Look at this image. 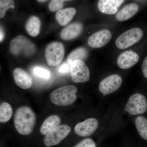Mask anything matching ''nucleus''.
<instances>
[{
	"label": "nucleus",
	"instance_id": "1",
	"mask_svg": "<svg viewBox=\"0 0 147 147\" xmlns=\"http://www.w3.org/2000/svg\"><path fill=\"white\" fill-rule=\"evenodd\" d=\"M36 121V116L33 110L28 106L18 108L15 113L14 123L16 130L21 135L32 133Z\"/></svg>",
	"mask_w": 147,
	"mask_h": 147
},
{
	"label": "nucleus",
	"instance_id": "2",
	"mask_svg": "<svg viewBox=\"0 0 147 147\" xmlns=\"http://www.w3.org/2000/svg\"><path fill=\"white\" fill-rule=\"evenodd\" d=\"M77 92V88L72 85L61 87L51 93L50 100L58 106H68L76 101Z\"/></svg>",
	"mask_w": 147,
	"mask_h": 147
},
{
	"label": "nucleus",
	"instance_id": "3",
	"mask_svg": "<svg viewBox=\"0 0 147 147\" xmlns=\"http://www.w3.org/2000/svg\"><path fill=\"white\" fill-rule=\"evenodd\" d=\"M9 51L12 55L32 56L36 51L35 46L26 37L19 35L11 41Z\"/></svg>",
	"mask_w": 147,
	"mask_h": 147
},
{
	"label": "nucleus",
	"instance_id": "4",
	"mask_svg": "<svg viewBox=\"0 0 147 147\" xmlns=\"http://www.w3.org/2000/svg\"><path fill=\"white\" fill-rule=\"evenodd\" d=\"M144 33L141 28H134L122 34L116 40L115 45L119 49L123 50L131 47L139 42L143 37Z\"/></svg>",
	"mask_w": 147,
	"mask_h": 147
},
{
	"label": "nucleus",
	"instance_id": "5",
	"mask_svg": "<svg viewBox=\"0 0 147 147\" xmlns=\"http://www.w3.org/2000/svg\"><path fill=\"white\" fill-rule=\"evenodd\" d=\"M64 55L65 48L61 42H51L45 49V59L47 64L50 66L59 65L63 60Z\"/></svg>",
	"mask_w": 147,
	"mask_h": 147
},
{
	"label": "nucleus",
	"instance_id": "6",
	"mask_svg": "<svg viewBox=\"0 0 147 147\" xmlns=\"http://www.w3.org/2000/svg\"><path fill=\"white\" fill-rule=\"evenodd\" d=\"M147 110L146 98L143 95L136 93L129 97L124 111L132 115H137L144 114Z\"/></svg>",
	"mask_w": 147,
	"mask_h": 147
},
{
	"label": "nucleus",
	"instance_id": "7",
	"mask_svg": "<svg viewBox=\"0 0 147 147\" xmlns=\"http://www.w3.org/2000/svg\"><path fill=\"white\" fill-rule=\"evenodd\" d=\"M71 127L67 125H59L45 135L44 143L47 147L53 146L60 143L71 131Z\"/></svg>",
	"mask_w": 147,
	"mask_h": 147
},
{
	"label": "nucleus",
	"instance_id": "8",
	"mask_svg": "<svg viewBox=\"0 0 147 147\" xmlns=\"http://www.w3.org/2000/svg\"><path fill=\"white\" fill-rule=\"evenodd\" d=\"M71 79L74 83H82L89 81V69L84 61L76 60L71 63L70 67Z\"/></svg>",
	"mask_w": 147,
	"mask_h": 147
},
{
	"label": "nucleus",
	"instance_id": "9",
	"mask_svg": "<svg viewBox=\"0 0 147 147\" xmlns=\"http://www.w3.org/2000/svg\"><path fill=\"white\" fill-rule=\"evenodd\" d=\"M122 82V79L120 75L112 74L101 81L98 86V89L103 96L110 94L120 88Z\"/></svg>",
	"mask_w": 147,
	"mask_h": 147
},
{
	"label": "nucleus",
	"instance_id": "10",
	"mask_svg": "<svg viewBox=\"0 0 147 147\" xmlns=\"http://www.w3.org/2000/svg\"><path fill=\"white\" fill-rule=\"evenodd\" d=\"M98 126V122L96 119H88L77 123L74 127V131L79 136L88 137L96 131Z\"/></svg>",
	"mask_w": 147,
	"mask_h": 147
},
{
	"label": "nucleus",
	"instance_id": "11",
	"mask_svg": "<svg viewBox=\"0 0 147 147\" xmlns=\"http://www.w3.org/2000/svg\"><path fill=\"white\" fill-rule=\"evenodd\" d=\"M112 38V34L108 30L95 33L89 38L88 44L93 48H100L106 45Z\"/></svg>",
	"mask_w": 147,
	"mask_h": 147
},
{
	"label": "nucleus",
	"instance_id": "12",
	"mask_svg": "<svg viewBox=\"0 0 147 147\" xmlns=\"http://www.w3.org/2000/svg\"><path fill=\"white\" fill-rule=\"evenodd\" d=\"M139 60L138 54L131 50L122 53L117 59V64L122 69L131 68L137 63Z\"/></svg>",
	"mask_w": 147,
	"mask_h": 147
},
{
	"label": "nucleus",
	"instance_id": "13",
	"mask_svg": "<svg viewBox=\"0 0 147 147\" xmlns=\"http://www.w3.org/2000/svg\"><path fill=\"white\" fill-rule=\"evenodd\" d=\"M13 76L16 85L23 89H28L32 87V77L26 71L21 68H16L13 71Z\"/></svg>",
	"mask_w": 147,
	"mask_h": 147
},
{
	"label": "nucleus",
	"instance_id": "14",
	"mask_svg": "<svg viewBox=\"0 0 147 147\" xmlns=\"http://www.w3.org/2000/svg\"><path fill=\"white\" fill-rule=\"evenodd\" d=\"M125 0H99L98 7L100 12L105 14H114Z\"/></svg>",
	"mask_w": 147,
	"mask_h": 147
},
{
	"label": "nucleus",
	"instance_id": "15",
	"mask_svg": "<svg viewBox=\"0 0 147 147\" xmlns=\"http://www.w3.org/2000/svg\"><path fill=\"white\" fill-rule=\"evenodd\" d=\"M83 25L79 23H74L68 25L61 32L60 36L64 40H71L81 34Z\"/></svg>",
	"mask_w": 147,
	"mask_h": 147
},
{
	"label": "nucleus",
	"instance_id": "16",
	"mask_svg": "<svg viewBox=\"0 0 147 147\" xmlns=\"http://www.w3.org/2000/svg\"><path fill=\"white\" fill-rule=\"evenodd\" d=\"M76 10L73 7H69L58 11L56 14V18L59 24L65 26L71 21L76 14Z\"/></svg>",
	"mask_w": 147,
	"mask_h": 147
},
{
	"label": "nucleus",
	"instance_id": "17",
	"mask_svg": "<svg viewBox=\"0 0 147 147\" xmlns=\"http://www.w3.org/2000/svg\"><path fill=\"white\" fill-rule=\"evenodd\" d=\"M139 6L136 3L127 5L117 13L116 18L119 21H125L134 16L139 10Z\"/></svg>",
	"mask_w": 147,
	"mask_h": 147
},
{
	"label": "nucleus",
	"instance_id": "18",
	"mask_svg": "<svg viewBox=\"0 0 147 147\" xmlns=\"http://www.w3.org/2000/svg\"><path fill=\"white\" fill-rule=\"evenodd\" d=\"M61 123L60 118L53 115L48 117L44 121L40 128V132L42 135H46L48 133L59 126Z\"/></svg>",
	"mask_w": 147,
	"mask_h": 147
},
{
	"label": "nucleus",
	"instance_id": "19",
	"mask_svg": "<svg viewBox=\"0 0 147 147\" xmlns=\"http://www.w3.org/2000/svg\"><path fill=\"white\" fill-rule=\"evenodd\" d=\"M40 26L41 22L39 18L36 16H32L27 21L26 30L31 36H36L39 34Z\"/></svg>",
	"mask_w": 147,
	"mask_h": 147
},
{
	"label": "nucleus",
	"instance_id": "20",
	"mask_svg": "<svg viewBox=\"0 0 147 147\" xmlns=\"http://www.w3.org/2000/svg\"><path fill=\"white\" fill-rule=\"evenodd\" d=\"M88 56V51L86 48L81 47L71 52L67 58L66 61L71 65L74 61L76 60L85 61Z\"/></svg>",
	"mask_w": 147,
	"mask_h": 147
},
{
	"label": "nucleus",
	"instance_id": "21",
	"mask_svg": "<svg viewBox=\"0 0 147 147\" xmlns=\"http://www.w3.org/2000/svg\"><path fill=\"white\" fill-rule=\"evenodd\" d=\"M13 114V109L9 103L3 102L0 105V123H4L10 120Z\"/></svg>",
	"mask_w": 147,
	"mask_h": 147
},
{
	"label": "nucleus",
	"instance_id": "22",
	"mask_svg": "<svg viewBox=\"0 0 147 147\" xmlns=\"http://www.w3.org/2000/svg\"><path fill=\"white\" fill-rule=\"evenodd\" d=\"M135 123L140 136L147 141V119L140 116L136 118Z\"/></svg>",
	"mask_w": 147,
	"mask_h": 147
},
{
	"label": "nucleus",
	"instance_id": "23",
	"mask_svg": "<svg viewBox=\"0 0 147 147\" xmlns=\"http://www.w3.org/2000/svg\"><path fill=\"white\" fill-rule=\"evenodd\" d=\"M32 71L35 76L41 80H48L51 76V73L48 69L39 66L33 67Z\"/></svg>",
	"mask_w": 147,
	"mask_h": 147
},
{
	"label": "nucleus",
	"instance_id": "24",
	"mask_svg": "<svg viewBox=\"0 0 147 147\" xmlns=\"http://www.w3.org/2000/svg\"><path fill=\"white\" fill-rule=\"evenodd\" d=\"M15 7L14 0H0V19L5 16L7 11Z\"/></svg>",
	"mask_w": 147,
	"mask_h": 147
},
{
	"label": "nucleus",
	"instance_id": "25",
	"mask_svg": "<svg viewBox=\"0 0 147 147\" xmlns=\"http://www.w3.org/2000/svg\"><path fill=\"white\" fill-rule=\"evenodd\" d=\"M71 0H51L49 4V8L51 11H56L63 7L64 2Z\"/></svg>",
	"mask_w": 147,
	"mask_h": 147
},
{
	"label": "nucleus",
	"instance_id": "26",
	"mask_svg": "<svg viewBox=\"0 0 147 147\" xmlns=\"http://www.w3.org/2000/svg\"><path fill=\"white\" fill-rule=\"evenodd\" d=\"M74 147H96L94 141L90 138H87L81 141Z\"/></svg>",
	"mask_w": 147,
	"mask_h": 147
},
{
	"label": "nucleus",
	"instance_id": "27",
	"mask_svg": "<svg viewBox=\"0 0 147 147\" xmlns=\"http://www.w3.org/2000/svg\"><path fill=\"white\" fill-rule=\"evenodd\" d=\"M71 65L66 61L62 64L59 67L58 71L59 73L62 74H66L70 71Z\"/></svg>",
	"mask_w": 147,
	"mask_h": 147
},
{
	"label": "nucleus",
	"instance_id": "28",
	"mask_svg": "<svg viewBox=\"0 0 147 147\" xmlns=\"http://www.w3.org/2000/svg\"><path fill=\"white\" fill-rule=\"evenodd\" d=\"M142 71L144 76L147 79V56L142 63Z\"/></svg>",
	"mask_w": 147,
	"mask_h": 147
},
{
	"label": "nucleus",
	"instance_id": "29",
	"mask_svg": "<svg viewBox=\"0 0 147 147\" xmlns=\"http://www.w3.org/2000/svg\"><path fill=\"white\" fill-rule=\"evenodd\" d=\"M5 37V33L3 27L0 26V42L3 40Z\"/></svg>",
	"mask_w": 147,
	"mask_h": 147
},
{
	"label": "nucleus",
	"instance_id": "30",
	"mask_svg": "<svg viewBox=\"0 0 147 147\" xmlns=\"http://www.w3.org/2000/svg\"><path fill=\"white\" fill-rule=\"evenodd\" d=\"M47 1V0H37L40 3H43Z\"/></svg>",
	"mask_w": 147,
	"mask_h": 147
}]
</instances>
